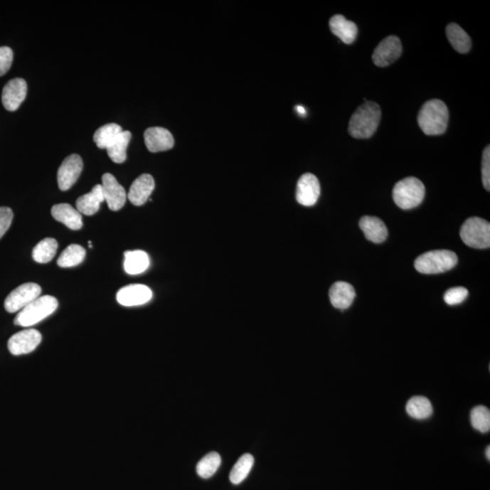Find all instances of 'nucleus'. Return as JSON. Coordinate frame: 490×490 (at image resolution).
Instances as JSON below:
<instances>
[{
  "label": "nucleus",
  "instance_id": "nucleus-1",
  "mask_svg": "<svg viewBox=\"0 0 490 490\" xmlns=\"http://www.w3.org/2000/svg\"><path fill=\"white\" fill-rule=\"evenodd\" d=\"M380 119L381 110L379 105L366 100L351 117L348 134L356 139H367L376 132Z\"/></svg>",
  "mask_w": 490,
  "mask_h": 490
},
{
  "label": "nucleus",
  "instance_id": "nucleus-2",
  "mask_svg": "<svg viewBox=\"0 0 490 490\" xmlns=\"http://www.w3.org/2000/svg\"><path fill=\"white\" fill-rule=\"evenodd\" d=\"M449 119V113L446 104L440 100H432L420 108L417 123L427 136H440L446 132Z\"/></svg>",
  "mask_w": 490,
  "mask_h": 490
},
{
  "label": "nucleus",
  "instance_id": "nucleus-3",
  "mask_svg": "<svg viewBox=\"0 0 490 490\" xmlns=\"http://www.w3.org/2000/svg\"><path fill=\"white\" fill-rule=\"evenodd\" d=\"M58 307V301L50 295L39 296L23 308L16 315L14 324L21 327H31L50 316Z\"/></svg>",
  "mask_w": 490,
  "mask_h": 490
},
{
  "label": "nucleus",
  "instance_id": "nucleus-4",
  "mask_svg": "<svg viewBox=\"0 0 490 490\" xmlns=\"http://www.w3.org/2000/svg\"><path fill=\"white\" fill-rule=\"evenodd\" d=\"M458 264V256L449 250H435L419 256L414 262L417 272L423 275H437L448 272Z\"/></svg>",
  "mask_w": 490,
  "mask_h": 490
},
{
  "label": "nucleus",
  "instance_id": "nucleus-5",
  "mask_svg": "<svg viewBox=\"0 0 490 490\" xmlns=\"http://www.w3.org/2000/svg\"><path fill=\"white\" fill-rule=\"evenodd\" d=\"M425 193V186L422 181L416 177H406L394 186L393 197L400 208L410 210L422 203Z\"/></svg>",
  "mask_w": 490,
  "mask_h": 490
},
{
  "label": "nucleus",
  "instance_id": "nucleus-6",
  "mask_svg": "<svg viewBox=\"0 0 490 490\" xmlns=\"http://www.w3.org/2000/svg\"><path fill=\"white\" fill-rule=\"evenodd\" d=\"M460 238L465 245L475 249L490 246V223L479 217H472L463 223Z\"/></svg>",
  "mask_w": 490,
  "mask_h": 490
},
{
  "label": "nucleus",
  "instance_id": "nucleus-7",
  "mask_svg": "<svg viewBox=\"0 0 490 490\" xmlns=\"http://www.w3.org/2000/svg\"><path fill=\"white\" fill-rule=\"evenodd\" d=\"M42 289L41 286L33 282L22 284L12 291L6 298L4 306L6 311L14 314L21 311L23 308L28 305L41 296Z\"/></svg>",
  "mask_w": 490,
  "mask_h": 490
},
{
  "label": "nucleus",
  "instance_id": "nucleus-8",
  "mask_svg": "<svg viewBox=\"0 0 490 490\" xmlns=\"http://www.w3.org/2000/svg\"><path fill=\"white\" fill-rule=\"evenodd\" d=\"M42 335L35 329H28L13 335L9 340L8 348L9 353L14 356L28 354L34 351L41 344Z\"/></svg>",
  "mask_w": 490,
  "mask_h": 490
},
{
  "label": "nucleus",
  "instance_id": "nucleus-9",
  "mask_svg": "<svg viewBox=\"0 0 490 490\" xmlns=\"http://www.w3.org/2000/svg\"><path fill=\"white\" fill-rule=\"evenodd\" d=\"M403 53V45L396 36H390L375 48L373 55L374 64L379 68L388 67L399 58Z\"/></svg>",
  "mask_w": 490,
  "mask_h": 490
},
{
  "label": "nucleus",
  "instance_id": "nucleus-10",
  "mask_svg": "<svg viewBox=\"0 0 490 490\" xmlns=\"http://www.w3.org/2000/svg\"><path fill=\"white\" fill-rule=\"evenodd\" d=\"M83 170V160L78 154H71L63 161L58 172L59 189L68 191L80 179Z\"/></svg>",
  "mask_w": 490,
  "mask_h": 490
},
{
  "label": "nucleus",
  "instance_id": "nucleus-11",
  "mask_svg": "<svg viewBox=\"0 0 490 490\" xmlns=\"http://www.w3.org/2000/svg\"><path fill=\"white\" fill-rule=\"evenodd\" d=\"M102 188L104 198L112 211H119L127 202V193L124 187L117 182L111 174H105L102 177Z\"/></svg>",
  "mask_w": 490,
  "mask_h": 490
},
{
  "label": "nucleus",
  "instance_id": "nucleus-12",
  "mask_svg": "<svg viewBox=\"0 0 490 490\" xmlns=\"http://www.w3.org/2000/svg\"><path fill=\"white\" fill-rule=\"evenodd\" d=\"M321 195L320 182L314 174L307 173L301 176L297 183L296 200L304 206H312Z\"/></svg>",
  "mask_w": 490,
  "mask_h": 490
},
{
  "label": "nucleus",
  "instance_id": "nucleus-13",
  "mask_svg": "<svg viewBox=\"0 0 490 490\" xmlns=\"http://www.w3.org/2000/svg\"><path fill=\"white\" fill-rule=\"evenodd\" d=\"M28 85L22 78H14L3 88L2 103L6 110L14 112L25 100Z\"/></svg>",
  "mask_w": 490,
  "mask_h": 490
},
{
  "label": "nucleus",
  "instance_id": "nucleus-14",
  "mask_svg": "<svg viewBox=\"0 0 490 490\" xmlns=\"http://www.w3.org/2000/svg\"><path fill=\"white\" fill-rule=\"evenodd\" d=\"M152 296V291L147 286L131 284L120 289L117 294V300L121 305L132 307L147 304Z\"/></svg>",
  "mask_w": 490,
  "mask_h": 490
},
{
  "label": "nucleus",
  "instance_id": "nucleus-15",
  "mask_svg": "<svg viewBox=\"0 0 490 490\" xmlns=\"http://www.w3.org/2000/svg\"><path fill=\"white\" fill-rule=\"evenodd\" d=\"M147 149L152 153L164 152L174 146L173 134L163 127H150L144 134Z\"/></svg>",
  "mask_w": 490,
  "mask_h": 490
},
{
  "label": "nucleus",
  "instance_id": "nucleus-16",
  "mask_svg": "<svg viewBox=\"0 0 490 490\" xmlns=\"http://www.w3.org/2000/svg\"><path fill=\"white\" fill-rule=\"evenodd\" d=\"M154 189V180L151 174H144L134 180L130 187L127 197L134 206L144 205L152 195Z\"/></svg>",
  "mask_w": 490,
  "mask_h": 490
},
{
  "label": "nucleus",
  "instance_id": "nucleus-17",
  "mask_svg": "<svg viewBox=\"0 0 490 490\" xmlns=\"http://www.w3.org/2000/svg\"><path fill=\"white\" fill-rule=\"evenodd\" d=\"M330 300L334 307L339 310H346L351 304L356 296L353 286L345 282H337L331 286Z\"/></svg>",
  "mask_w": 490,
  "mask_h": 490
},
{
  "label": "nucleus",
  "instance_id": "nucleus-18",
  "mask_svg": "<svg viewBox=\"0 0 490 490\" xmlns=\"http://www.w3.org/2000/svg\"><path fill=\"white\" fill-rule=\"evenodd\" d=\"M52 216L71 230H80L83 226L82 215L78 209L68 203H59L52 207Z\"/></svg>",
  "mask_w": 490,
  "mask_h": 490
},
{
  "label": "nucleus",
  "instance_id": "nucleus-19",
  "mask_svg": "<svg viewBox=\"0 0 490 490\" xmlns=\"http://www.w3.org/2000/svg\"><path fill=\"white\" fill-rule=\"evenodd\" d=\"M330 28L332 34L336 36L345 44H351L357 38V25L353 21H348L343 15L332 16L330 21Z\"/></svg>",
  "mask_w": 490,
  "mask_h": 490
},
{
  "label": "nucleus",
  "instance_id": "nucleus-20",
  "mask_svg": "<svg viewBox=\"0 0 490 490\" xmlns=\"http://www.w3.org/2000/svg\"><path fill=\"white\" fill-rule=\"evenodd\" d=\"M361 231L366 238L374 243H381L387 239L388 230L383 220L373 216H363L360 221Z\"/></svg>",
  "mask_w": 490,
  "mask_h": 490
},
{
  "label": "nucleus",
  "instance_id": "nucleus-21",
  "mask_svg": "<svg viewBox=\"0 0 490 490\" xmlns=\"http://www.w3.org/2000/svg\"><path fill=\"white\" fill-rule=\"evenodd\" d=\"M105 201L103 188L101 185L94 186L91 192L82 196L77 200V209L82 215H94L100 208V205Z\"/></svg>",
  "mask_w": 490,
  "mask_h": 490
},
{
  "label": "nucleus",
  "instance_id": "nucleus-22",
  "mask_svg": "<svg viewBox=\"0 0 490 490\" xmlns=\"http://www.w3.org/2000/svg\"><path fill=\"white\" fill-rule=\"evenodd\" d=\"M150 259L147 253L140 250L124 252V268L128 275L142 274L149 267Z\"/></svg>",
  "mask_w": 490,
  "mask_h": 490
},
{
  "label": "nucleus",
  "instance_id": "nucleus-23",
  "mask_svg": "<svg viewBox=\"0 0 490 490\" xmlns=\"http://www.w3.org/2000/svg\"><path fill=\"white\" fill-rule=\"evenodd\" d=\"M446 34L450 44L459 53L466 54L472 49V38L458 24L452 23L447 26Z\"/></svg>",
  "mask_w": 490,
  "mask_h": 490
},
{
  "label": "nucleus",
  "instance_id": "nucleus-24",
  "mask_svg": "<svg viewBox=\"0 0 490 490\" xmlns=\"http://www.w3.org/2000/svg\"><path fill=\"white\" fill-rule=\"evenodd\" d=\"M406 411L413 419L422 420L429 419L432 415L433 408L429 399L416 396L408 401Z\"/></svg>",
  "mask_w": 490,
  "mask_h": 490
},
{
  "label": "nucleus",
  "instance_id": "nucleus-25",
  "mask_svg": "<svg viewBox=\"0 0 490 490\" xmlns=\"http://www.w3.org/2000/svg\"><path fill=\"white\" fill-rule=\"evenodd\" d=\"M131 137H132V134L129 131H123L107 148L108 156L113 162L122 164L127 160V149Z\"/></svg>",
  "mask_w": 490,
  "mask_h": 490
},
{
  "label": "nucleus",
  "instance_id": "nucleus-26",
  "mask_svg": "<svg viewBox=\"0 0 490 490\" xmlns=\"http://www.w3.org/2000/svg\"><path fill=\"white\" fill-rule=\"evenodd\" d=\"M122 132L123 130L119 124L114 123L105 124L95 131L94 142L100 149H107Z\"/></svg>",
  "mask_w": 490,
  "mask_h": 490
},
{
  "label": "nucleus",
  "instance_id": "nucleus-27",
  "mask_svg": "<svg viewBox=\"0 0 490 490\" xmlns=\"http://www.w3.org/2000/svg\"><path fill=\"white\" fill-rule=\"evenodd\" d=\"M57 240L53 238H46L39 242L36 247L33 249V259L38 264H48L55 257L58 251Z\"/></svg>",
  "mask_w": 490,
  "mask_h": 490
},
{
  "label": "nucleus",
  "instance_id": "nucleus-28",
  "mask_svg": "<svg viewBox=\"0 0 490 490\" xmlns=\"http://www.w3.org/2000/svg\"><path fill=\"white\" fill-rule=\"evenodd\" d=\"M85 250L81 245H71L65 248L58 260V265L62 268L74 267L84 262Z\"/></svg>",
  "mask_w": 490,
  "mask_h": 490
},
{
  "label": "nucleus",
  "instance_id": "nucleus-29",
  "mask_svg": "<svg viewBox=\"0 0 490 490\" xmlns=\"http://www.w3.org/2000/svg\"><path fill=\"white\" fill-rule=\"evenodd\" d=\"M253 463H255V459L251 454H245L238 459L230 473V480L233 484L238 485L247 478Z\"/></svg>",
  "mask_w": 490,
  "mask_h": 490
},
{
  "label": "nucleus",
  "instance_id": "nucleus-30",
  "mask_svg": "<svg viewBox=\"0 0 490 490\" xmlns=\"http://www.w3.org/2000/svg\"><path fill=\"white\" fill-rule=\"evenodd\" d=\"M221 456H220L218 453L211 452L207 454V455L203 457L198 464H197V474L203 479L211 478L212 476L215 474L217 469H219L220 465H221Z\"/></svg>",
  "mask_w": 490,
  "mask_h": 490
},
{
  "label": "nucleus",
  "instance_id": "nucleus-31",
  "mask_svg": "<svg viewBox=\"0 0 490 490\" xmlns=\"http://www.w3.org/2000/svg\"><path fill=\"white\" fill-rule=\"evenodd\" d=\"M470 422L475 430L481 433H488L490 430V411L485 406H478L472 410Z\"/></svg>",
  "mask_w": 490,
  "mask_h": 490
},
{
  "label": "nucleus",
  "instance_id": "nucleus-32",
  "mask_svg": "<svg viewBox=\"0 0 490 490\" xmlns=\"http://www.w3.org/2000/svg\"><path fill=\"white\" fill-rule=\"evenodd\" d=\"M469 292L464 287L449 289L444 294V301L449 305L460 304L468 297Z\"/></svg>",
  "mask_w": 490,
  "mask_h": 490
},
{
  "label": "nucleus",
  "instance_id": "nucleus-33",
  "mask_svg": "<svg viewBox=\"0 0 490 490\" xmlns=\"http://www.w3.org/2000/svg\"><path fill=\"white\" fill-rule=\"evenodd\" d=\"M482 183L486 191L490 190V147L485 148L482 156Z\"/></svg>",
  "mask_w": 490,
  "mask_h": 490
},
{
  "label": "nucleus",
  "instance_id": "nucleus-34",
  "mask_svg": "<svg viewBox=\"0 0 490 490\" xmlns=\"http://www.w3.org/2000/svg\"><path fill=\"white\" fill-rule=\"evenodd\" d=\"M13 62V51L11 48H0V77L11 68Z\"/></svg>",
  "mask_w": 490,
  "mask_h": 490
},
{
  "label": "nucleus",
  "instance_id": "nucleus-35",
  "mask_svg": "<svg viewBox=\"0 0 490 490\" xmlns=\"http://www.w3.org/2000/svg\"><path fill=\"white\" fill-rule=\"evenodd\" d=\"M12 220V210L9 208V207H0V239L4 236L9 227H11Z\"/></svg>",
  "mask_w": 490,
  "mask_h": 490
},
{
  "label": "nucleus",
  "instance_id": "nucleus-36",
  "mask_svg": "<svg viewBox=\"0 0 490 490\" xmlns=\"http://www.w3.org/2000/svg\"><path fill=\"white\" fill-rule=\"evenodd\" d=\"M296 110H297L298 114H302V116H305L306 110H305V108L304 107L297 106V107H296Z\"/></svg>",
  "mask_w": 490,
  "mask_h": 490
},
{
  "label": "nucleus",
  "instance_id": "nucleus-37",
  "mask_svg": "<svg viewBox=\"0 0 490 490\" xmlns=\"http://www.w3.org/2000/svg\"><path fill=\"white\" fill-rule=\"evenodd\" d=\"M486 459H488V460L490 459V448H489V446L488 448H486Z\"/></svg>",
  "mask_w": 490,
  "mask_h": 490
}]
</instances>
